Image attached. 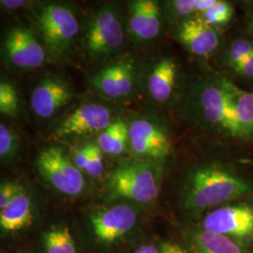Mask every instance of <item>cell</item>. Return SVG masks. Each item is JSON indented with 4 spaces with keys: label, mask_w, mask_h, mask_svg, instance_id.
<instances>
[{
    "label": "cell",
    "mask_w": 253,
    "mask_h": 253,
    "mask_svg": "<svg viewBox=\"0 0 253 253\" xmlns=\"http://www.w3.org/2000/svg\"><path fill=\"white\" fill-rule=\"evenodd\" d=\"M161 167L151 162H134L118 166L111 173L107 186L113 198H125L142 205L159 197Z\"/></svg>",
    "instance_id": "3"
},
{
    "label": "cell",
    "mask_w": 253,
    "mask_h": 253,
    "mask_svg": "<svg viewBox=\"0 0 253 253\" xmlns=\"http://www.w3.org/2000/svg\"><path fill=\"white\" fill-rule=\"evenodd\" d=\"M235 107L242 137L253 134V92L238 89L235 95Z\"/></svg>",
    "instance_id": "21"
},
{
    "label": "cell",
    "mask_w": 253,
    "mask_h": 253,
    "mask_svg": "<svg viewBox=\"0 0 253 253\" xmlns=\"http://www.w3.org/2000/svg\"><path fill=\"white\" fill-rule=\"evenodd\" d=\"M1 4L9 9H18L22 6L27 5V1H23V0H5V1H1Z\"/></svg>",
    "instance_id": "32"
},
{
    "label": "cell",
    "mask_w": 253,
    "mask_h": 253,
    "mask_svg": "<svg viewBox=\"0 0 253 253\" xmlns=\"http://www.w3.org/2000/svg\"><path fill=\"white\" fill-rule=\"evenodd\" d=\"M73 93L66 82L49 76L40 82L30 96V105L37 117L47 119L70 103Z\"/></svg>",
    "instance_id": "12"
},
{
    "label": "cell",
    "mask_w": 253,
    "mask_h": 253,
    "mask_svg": "<svg viewBox=\"0 0 253 253\" xmlns=\"http://www.w3.org/2000/svg\"><path fill=\"white\" fill-rule=\"evenodd\" d=\"M45 253H77L75 242L67 226H54L42 235Z\"/></svg>",
    "instance_id": "20"
},
{
    "label": "cell",
    "mask_w": 253,
    "mask_h": 253,
    "mask_svg": "<svg viewBox=\"0 0 253 253\" xmlns=\"http://www.w3.org/2000/svg\"><path fill=\"white\" fill-rule=\"evenodd\" d=\"M38 27L46 46L55 54L64 53L79 32L73 10L59 4H48L37 14Z\"/></svg>",
    "instance_id": "7"
},
{
    "label": "cell",
    "mask_w": 253,
    "mask_h": 253,
    "mask_svg": "<svg viewBox=\"0 0 253 253\" xmlns=\"http://www.w3.org/2000/svg\"><path fill=\"white\" fill-rule=\"evenodd\" d=\"M128 144V126L122 119L114 120L97 138V145L102 153L118 156Z\"/></svg>",
    "instance_id": "19"
},
{
    "label": "cell",
    "mask_w": 253,
    "mask_h": 253,
    "mask_svg": "<svg viewBox=\"0 0 253 253\" xmlns=\"http://www.w3.org/2000/svg\"><path fill=\"white\" fill-rule=\"evenodd\" d=\"M253 54V42L247 39H236L228 46L224 54V63L231 69Z\"/></svg>",
    "instance_id": "23"
},
{
    "label": "cell",
    "mask_w": 253,
    "mask_h": 253,
    "mask_svg": "<svg viewBox=\"0 0 253 253\" xmlns=\"http://www.w3.org/2000/svg\"><path fill=\"white\" fill-rule=\"evenodd\" d=\"M188 240L190 253H253V249L199 227L190 231Z\"/></svg>",
    "instance_id": "17"
},
{
    "label": "cell",
    "mask_w": 253,
    "mask_h": 253,
    "mask_svg": "<svg viewBox=\"0 0 253 253\" xmlns=\"http://www.w3.org/2000/svg\"><path fill=\"white\" fill-rule=\"evenodd\" d=\"M37 167L42 178L62 194L77 196L84 189L81 170L56 145L49 146L39 153Z\"/></svg>",
    "instance_id": "6"
},
{
    "label": "cell",
    "mask_w": 253,
    "mask_h": 253,
    "mask_svg": "<svg viewBox=\"0 0 253 253\" xmlns=\"http://www.w3.org/2000/svg\"><path fill=\"white\" fill-rule=\"evenodd\" d=\"M19 98L17 91L9 82L0 83V112L2 115L15 117L18 113Z\"/></svg>",
    "instance_id": "24"
},
{
    "label": "cell",
    "mask_w": 253,
    "mask_h": 253,
    "mask_svg": "<svg viewBox=\"0 0 253 253\" xmlns=\"http://www.w3.org/2000/svg\"><path fill=\"white\" fill-rule=\"evenodd\" d=\"M84 43L93 57H104L120 50L124 43V30L117 7L106 5L91 16Z\"/></svg>",
    "instance_id": "5"
},
{
    "label": "cell",
    "mask_w": 253,
    "mask_h": 253,
    "mask_svg": "<svg viewBox=\"0 0 253 253\" xmlns=\"http://www.w3.org/2000/svg\"><path fill=\"white\" fill-rule=\"evenodd\" d=\"M177 75V66L172 58L164 57L157 61L147 79V89L151 98L160 103L170 100L176 87Z\"/></svg>",
    "instance_id": "16"
},
{
    "label": "cell",
    "mask_w": 253,
    "mask_h": 253,
    "mask_svg": "<svg viewBox=\"0 0 253 253\" xmlns=\"http://www.w3.org/2000/svg\"><path fill=\"white\" fill-rule=\"evenodd\" d=\"M174 35L182 45L197 56H208L216 51L220 42L217 28L201 17L184 19L176 27Z\"/></svg>",
    "instance_id": "13"
},
{
    "label": "cell",
    "mask_w": 253,
    "mask_h": 253,
    "mask_svg": "<svg viewBox=\"0 0 253 253\" xmlns=\"http://www.w3.org/2000/svg\"><path fill=\"white\" fill-rule=\"evenodd\" d=\"M111 110L98 103H83L63 118L53 132L56 140L74 141L100 134L113 122Z\"/></svg>",
    "instance_id": "9"
},
{
    "label": "cell",
    "mask_w": 253,
    "mask_h": 253,
    "mask_svg": "<svg viewBox=\"0 0 253 253\" xmlns=\"http://www.w3.org/2000/svg\"><path fill=\"white\" fill-rule=\"evenodd\" d=\"M33 208L29 195L23 190L18 195L0 209V228L4 233H17L32 224Z\"/></svg>",
    "instance_id": "18"
},
{
    "label": "cell",
    "mask_w": 253,
    "mask_h": 253,
    "mask_svg": "<svg viewBox=\"0 0 253 253\" xmlns=\"http://www.w3.org/2000/svg\"><path fill=\"white\" fill-rule=\"evenodd\" d=\"M128 145L140 161L162 163L171 154V141L165 128L148 118H137L128 126Z\"/></svg>",
    "instance_id": "8"
},
{
    "label": "cell",
    "mask_w": 253,
    "mask_h": 253,
    "mask_svg": "<svg viewBox=\"0 0 253 253\" xmlns=\"http://www.w3.org/2000/svg\"><path fill=\"white\" fill-rule=\"evenodd\" d=\"M128 28L140 42H149L160 35L162 15L159 4L153 0H136L129 4Z\"/></svg>",
    "instance_id": "15"
},
{
    "label": "cell",
    "mask_w": 253,
    "mask_h": 253,
    "mask_svg": "<svg viewBox=\"0 0 253 253\" xmlns=\"http://www.w3.org/2000/svg\"><path fill=\"white\" fill-rule=\"evenodd\" d=\"M93 145H94L93 143L86 144L74 152L73 162L79 170L85 172L90 161Z\"/></svg>",
    "instance_id": "29"
},
{
    "label": "cell",
    "mask_w": 253,
    "mask_h": 253,
    "mask_svg": "<svg viewBox=\"0 0 253 253\" xmlns=\"http://www.w3.org/2000/svg\"><path fill=\"white\" fill-rule=\"evenodd\" d=\"M24 190L19 184L13 182H5L0 187V209H3Z\"/></svg>",
    "instance_id": "28"
},
{
    "label": "cell",
    "mask_w": 253,
    "mask_h": 253,
    "mask_svg": "<svg viewBox=\"0 0 253 253\" xmlns=\"http://www.w3.org/2000/svg\"><path fill=\"white\" fill-rule=\"evenodd\" d=\"M199 228L253 249V201L238 200L208 211Z\"/></svg>",
    "instance_id": "4"
},
{
    "label": "cell",
    "mask_w": 253,
    "mask_h": 253,
    "mask_svg": "<svg viewBox=\"0 0 253 253\" xmlns=\"http://www.w3.org/2000/svg\"><path fill=\"white\" fill-rule=\"evenodd\" d=\"M18 138L6 125H0V157L1 160L11 159L18 149Z\"/></svg>",
    "instance_id": "26"
},
{
    "label": "cell",
    "mask_w": 253,
    "mask_h": 253,
    "mask_svg": "<svg viewBox=\"0 0 253 253\" xmlns=\"http://www.w3.org/2000/svg\"><path fill=\"white\" fill-rule=\"evenodd\" d=\"M134 65L128 60H119L102 68L91 77L92 86L102 95L120 99L131 93L134 86Z\"/></svg>",
    "instance_id": "14"
},
{
    "label": "cell",
    "mask_w": 253,
    "mask_h": 253,
    "mask_svg": "<svg viewBox=\"0 0 253 253\" xmlns=\"http://www.w3.org/2000/svg\"><path fill=\"white\" fill-rule=\"evenodd\" d=\"M85 172H87L90 176L95 177V178L100 177L104 172L103 153L97 144L93 145L90 161H89Z\"/></svg>",
    "instance_id": "27"
},
{
    "label": "cell",
    "mask_w": 253,
    "mask_h": 253,
    "mask_svg": "<svg viewBox=\"0 0 253 253\" xmlns=\"http://www.w3.org/2000/svg\"><path fill=\"white\" fill-rule=\"evenodd\" d=\"M234 11V7L231 3L217 0L213 7L202 13L200 17L212 27H219L231 21Z\"/></svg>",
    "instance_id": "22"
},
{
    "label": "cell",
    "mask_w": 253,
    "mask_h": 253,
    "mask_svg": "<svg viewBox=\"0 0 253 253\" xmlns=\"http://www.w3.org/2000/svg\"><path fill=\"white\" fill-rule=\"evenodd\" d=\"M7 60L18 69H36L45 61V51L33 31L27 27L9 29L4 41Z\"/></svg>",
    "instance_id": "11"
},
{
    "label": "cell",
    "mask_w": 253,
    "mask_h": 253,
    "mask_svg": "<svg viewBox=\"0 0 253 253\" xmlns=\"http://www.w3.org/2000/svg\"><path fill=\"white\" fill-rule=\"evenodd\" d=\"M253 195V183L231 166L219 162L204 163L190 171L181 191V207L192 217L229 203Z\"/></svg>",
    "instance_id": "1"
},
{
    "label": "cell",
    "mask_w": 253,
    "mask_h": 253,
    "mask_svg": "<svg viewBox=\"0 0 253 253\" xmlns=\"http://www.w3.org/2000/svg\"><path fill=\"white\" fill-rule=\"evenodd\" d=\"M160 253H190V252L177 242L166 241L161 244Z\"/></svg>",
    "instance_id": "31"
},
{
    "label": "cell",
    "mask_w": 253,
    "mask_h": 253,
    "mask_svg": "<svg viewBox=\"0 0 253 253\" xmlns=\"http://www.w3.org/2000/svg\"><path fill=\"white\" fill-rule=\"evenodd\" d=\"M133 253H160V249L152 244H145L139 247Z\"/></svg>",
    "instance_id": "33"
},
{
    "label": "cell",
    "mask_w": 253,
    "mask_h": 253,
    "mask_svg": "<svg viewBox=\"0 0 253 253\" xmlns=\"http://www.w3.org/2000/svg\"><path fill=\"white\" fill-rule=\"evenodd\" d=\"M237 90L227 80L201 82L190 92L191 117L205 126L242 137L235 107Z\"/></svg>",
    "instance_id": "2"
},
{
    "label": "cell",
    "mask_w": 253,
    "mask_h": 253,
    "mask_svg": "<svg viewBox=\"0 0 253 253\" xmlns=\"http://www.w3.org/2000/svg\"><path fill=\"white\" fill-rule=\"evenodd\" d=\"M137 219L135 208L126 204H118L91 215L90 223L97 239L111 244L131 232Z\"/></svg>",
    "instance_id": "10"
},
{
    "label": "cell",
    "mask_w": 253,
    "mask_h": 253,
    "mask_svg": "<svg viewBox=\"0 0 253 253\" xmlns=\"http://www.w3.org/2000/svg\"><path fill=\"white\" fill-rule=\"evenodd\" d=\"M217 0H176L172 2V11L180 17H190L195 12L204 13L213 7Z\"/></svg>",
    "instance_id": "25"
},
{
    "label": "cell",
    "mask_w": 253,
    "mask_h": 253,
    "mask_svg": "<svg viewBox=\"0 0 253 253\" xmlns=\"http://www.w3.org/2000/svg\"><path fill=\"white\" fill-rule=\"evenodd\" d=\"M250 28H251L253 35V11L251 14V17H250Z\"/></svg>",
    "instance_id": "34"
},
{
    "label": "cell",
    "mask_w": 253,
    "mask_h": 253,
    "mask_svg": "<svg viewBox=\"0 0 253 253\" xmlns=\"http://www.w3.org/2000/svg\"><path fill=\"white\" fill-rule=\"evenodd\" d=\"M233 71L241 77L253 78V54L247 57L242 62L237 64Z\"/></svg>",
    "instance_id": "30"
}]
</instances>
